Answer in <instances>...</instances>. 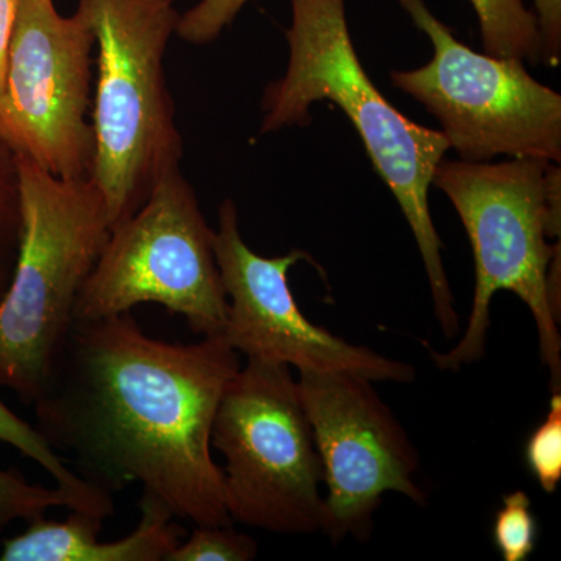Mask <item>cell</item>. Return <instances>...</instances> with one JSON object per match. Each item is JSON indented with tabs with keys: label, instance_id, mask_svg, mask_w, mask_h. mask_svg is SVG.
<instances>
[{
	"label": "cell",
	"instance_id": "7402d4cb",
	"mask_svg": "<svg viewBox=\"0 0 561 561\" xmlns=\"http://www.w3.org/2000/svg\"><path fill=\"white\" fill-rule=\"evenodd\" d=\"M18 0H0V98L5 84L7 60L14 20H16Z\"/></svg>",
	"mask_w": 561,
	"mask_h": 561
},
{
	"label": "cell",
	"instance_id": "ba28073f",
	"mask_svg": "<svg viewBox=\"0 0 561 561\" xmlns=\"http://www.w3.org/2000/svg\"><path fill=\"white\" fill-rule=\"evenodd\" d=\"M426 33L434 57L423 68L393 70L391 83L442 125L461 161L531 158L561 161V95L527 72L523 60L478 54L435 18L424 0H398Z\"/></svg>",
	"mask_w": 561,
	"mask_h": 561
},
{
	"label": "cell",
	"instance_id": "ffe728a7",
	"mask_svg": "<svg viewBox=\"0 0 561 561\" xmlns=\"http://www.w3.org/2000/svg\"><path fill=\"white\" fill-rule=\"evenodd\" d=\"M249 0H201L180 16L176 35L186 43L203 46L219 38Z\"/></svg>",
	"mask_w": 561,
	"mask_h": 561
},
{
	"label": "cell",
	"instance_id": "603a6c76",
	"mask_svg": "<svg viewBox=\"0 0 561 561\" xmlns=\"http://www.w3.org/2000/svg\"><path fill=\"white\" fill-rule=\"evenodd\" d=\"M10 276V272L0 271V301H2L3 294H5L7 287H9Z\"/></svg>",
	"mask_w": 561,
	"mask_h": 561
},
{
	"label": "cell",
	"instance_id": "e0dca14e",
	"mask_svg": "<svg viewBox=\"0 0 561 561\" xmlns=\"http://www.w3.org/2000/svg\"><path fill=\"white\" fill-rule=\"evenodd\" d=\"M256 556L257 542L232 526H195L168 561H250Z\"/></svg>",
	"mask_w": 561,
	"mask_h": 561
},
{
	"label": "cell",
	"instance_id": "d6986e66",
	"mask_svg": "<svg viewBox=\"0 0 561 561\" xmlns=\"http://www.w3.org/2000/svg\"><path fill=\"white\" fill-rule=\"evenodd\" d=\"M21 236V180L16 151L0 139V271H13Z\"/></svg>",
	"mask_w": 561,
	"mask_h": 561
},
{
	"label": "cell",
	"instance_id": "8fae6325",
	"mask_svg": "<svg viewBox=\"0 0 561 561\" xmlns=\"http://www.w3.org/2000/svg\"><path fill=\"white\" fill-rule=\"evenodd\" d=\"M214 254L230 298L221 335L247 359L286 364L298 371L351 373L373 382L415 381L412 365L353 345L313 324L298 308L287 275L297 262H316L301 250L276 257L254 253L239 231L232 201L220 205Z\"/></svg>",
	"mask_w": 561,
	"mask_h": 561
},
{
	"label": "cell",
	"instance_id": "5b68a950",
	"mask_svg": "<svg viewBox=\"0 0 561 561\" xmlns=\"http://www.w3.org/2000/svg\"><path fill=\"white\" fill-rule=\"evenodd\" d=\"M77 11L98 46L91 180L114 228L180 169L183 139L164 66L180 16L173 0H79Z\"/></svg>",
	"mask_w": 561,
	"mask_h": 561
},
{
	"label": "cell",
	"instance_id": "8992f818",
	"mask_svg": "<svg viewBox=\"0 0 561 561\" xmlns=\"http://www.w3.org/2000/svg\"><path fill=\"white\" fill-rule=\"evenodd\" d=\"M210 446L225 459L232 523L273 534L320 531L323 468L289 365L247 359L224 391Z\"/></svg>",
	"mask_w": 561,
	"mask_h": 561
},
{
	"label": "cell",
	"instance_id": "7c38bea8",
	"mask_svg": "<svg viewBox=\"0 0 561 561\" xmlns=\"http://www.w3.org/2000/svg\"><path fill=\"white\" fill-rule=\"evenodd\" d=\"M140 522L127 537L101 541L105 519L70 511L66 522L46 516L27 523V529L0 541V561H168L183 541L184 530L171 508L142 491Z\"/></svg>",
	"mask_w": 561,
	"mask_h": 561
},
{
	"label": "cell",
	"instance_id": "7a4b0ae2",
	"mask_svg": "<svg viewBox=\"0 0 561 561\" xmlns=\"http://www.w3.org/2000/svg\"><path fill=\"white\" fill-rule=\"evenodd\" d=\"M290 7L289 65L283 79L265 90L261 133L305 125L313 103L321 101L335 103L348 116L411 225L435 316L445 337L454 339L460 319L430 210L432 179L449 150L448 139L405 117L373 84L351 39L345 0H290Z\"/></svg>",
	"mask_w": 561,
	"mask_h": 561
},
{
	"label": "cell",
	"instance_id": "6da1fadb",
	"mask_svg": "<svg viewBox=\"0 0 561 561\" xmlns=\"http://www.w3.org/2000/svg\"><path fill=\"white\" fill-rule=\"evenodd\" d=\"M241 368L224 335L181 345L151 339L130 312L76 320L35 404L38 431L84 481L139 483L195 526H232L210 432Z\"/></svg>",
	"mask_w": 561,
	"mask_h": 561
},
{
	"label": "cell",
	"instance_id": "30bf717a",
	"mask_svg": "<svg viewBox=\"0 0 561 561\" xmlns=\"http://www.w3.org/2000/svg\"><path fill=\"white\" fill-rule=\"evenodd\" d=\"M298 373L327 485L320 531L332 542L346 537L367 541L383 494L394 491L415 504L426 502L415 482L419 451L370 379L351 373Z\"/></svg>",
	"mask_w": 561,
	"mask_h": 561
},
{
	"label": "cell",
	"instance_id": "44dd1931",
	"mask_svg": "<svg viewBox=\"0 0 561 561\" xmlns=\"http://www.w3.org/2000/svg\"><path fill=\"white\" fill-rule=\"evenodd\" d=\"M540 58L551 68L561 61V0H535Z\"/></svg>",
	"mask_w": 561,
	"mask_h": 561
},
{
	"label": "cell",
	"instance_id": "3957f363",
	"mask_svg": "<svg viewBox=\"0 0 561 561\" xmlns=\"http://www.w3.org/2000/svg\"><path fill=\"white\" fill-rule=\"evenodd\" d=\"M432 184L448 195L470 238L476 262V289L463 337L445 354L430 350L442 370H460L485 356L490 305L508 290L522 298L537 323L542 365L551 389L561 387L560 256L561 171L556 162L445 161Z\"/></svg>",
	"mask_w": 561,
	"mask_h": 561
},
{
	"label": "cell",
	"instance_id": "9c48e42d",
	"mask_svg": "<svg viewBox=\"0 0 561 561\" xmlns=\"http://www.w3.org/2000/svg\"><path fill=\"white\" fill-rule=\"evenodd\" d=\"M94 46L79 11L66 18L54 0H18L0 98V139L65 180L91 179Z\"/></svg>",
	"mask_w": 561,
	"mask_h": 561
},
{
	"label": "cell",
	"instance_id": "ac0fdd59",
	"mask_svg": "<svg viewBox=\"0 0 561 561\" xmlns=\"http://www.w3.org/2000/svg\"><path fill=\"white\" fill-rule=\"evenodd\" d=\"M526 463L546 493H556L561 482V393L552 391L549 412L526 443Z\"/></svg>",
	"mask_w": 561,
	"mask_h": 561
},
{
	"label": "cell",
	"instance_id": "277c9868",
	"mask_svg": "<svg viewBox=\"0 0 561 561\" xmlns=\"http://www.w3.org/2000/svg\"><path fill=\"white\" fill-rule=\"evenodd\" d=\"M16 154L21 236L0 301V387L33 405L76 321L80 291L111 228L105 202L91 179H60Z\"/></svg>",
	"mask_w": 561,
	"mask_h": 561
},
{
	"label": "cell",
	"instance_id": "9a60e30c",
	"mask_svg": "<svg viewBox=\"0 0 561 561\" xmlns=\"http://www.w3.org/2000/svg\"><path fill=\"white\" fill-rule=\"evenodd\" d=\"M57 507L81 512L77 501L60 486L47 489L31 483L16 468L0 470V541L14 522L31 523Z\"/></svg>",
	"mask_w": 561,
	"mask_h": 561
},
{
	"label": "cell",
	"instance_id": "5bb4252c",
	"mask_svg": "<svg viewBox=\"0 0 561 561\" xmlns=\"http://www.w3.org/2000/svg\"><path fill=\"white\" fill-rule=\"evenodd\" d=\"M478 13L486 54L519 60H540L537 18L523 0H470Z\"/></svg>",
	"mask_w": 561,
	"mask_h": 561
},
{
	"label": "cell",
	"instance_id": "4fadbf2b",
	"mask_svg": "<svg viewBox=\"0 0 561 561\" xmlns=\"http://www.w3.org/2000/svg\"><path fill=\"white\" fill-rule=\"evenodd\" d=\"M0 442L13 446L22 456L41 465L54 478L57 485L77 501L81 512L90 513L105 522L114 515L116 508H114L111 493L99 489L94 483L84 481L77 472L69 470L60 454L51 448L38 427H33L27 421L11 412L2 400H0Z\"/></svg>",
	"mask_w": 561,
	"mask_h": 561
},
{
	"label": "cell",
	"instance_id": "52a82bcc",
	"mask_svg": "<svg viewBox=\"0 0 561 561\" xmlns=\"http://www.w3.org/2000/svg\"><path fill=\"white\" fill-rule=\"evenodd\" d=\"M214 232L190 181L180 169L168 173L133 216L111 228L73 319H105L153 302L183 316L194 334H224L228 298Z\"/></svg>",
	"mask_w": 561,
	"mask_h": 561
},
{
	"label": "cell",
	"instance_id": "2e32d148",
	"mask_svg": "<svg viewBox=\"0 0 561 561\" xmlns=\"http://www.w3.org/2000/svg\"><path fill=\"white\" fill-rule=\"evenodd\" d=\"M537 537L538 523L526 491L504 494L493 522V541L502 559L526 561L535 551Z\"/></svg>",
	"mask_w": 561,
	"mask_h": 561
}]
</instances>
